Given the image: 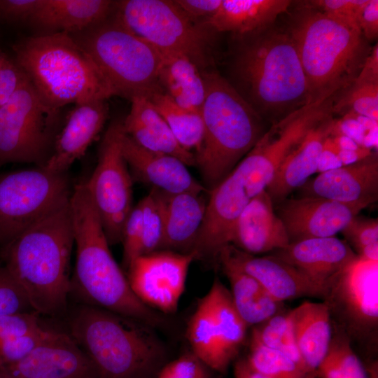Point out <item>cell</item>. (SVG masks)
Here are the masks:
<instances>
[{
    "instance_id": "obj_26",
    "label": "cell",
    "mask_w": 378,
    "mask_h": 378,
    "mask_svg": "<svg viewBox=\"0 0 378 378\" xmlns=\"http://www.w3.org/2000/svg\"><path fill=\"white\" fill-rule=\"evenodd\" d=\"M130 101V111L122 120L126 134L146 149L174 156L187 166L196 164L195 155L179 145L147 97L137 96Z\"/></svg>"
},
{
    "instance_id": "obj_41",
    "label": "cell",
    "mask_w": 378,
    "mask_h": 378,
    "mask_svg": "<svg viewBox=\"0 0 378 378\" xmlns=\"http://www.w3.org/2000/svg\"><path fill=\"white\" fill-rule=\"evenodd\" d=\"M142 237V211L139 203H138L134 207H132L122 232V263L127 270L130 264L141 255Z\"/></svg>"
},
{
    "instance_id": "obj_33",
    "label": "cell",
    "mask_w": 378,
    "mask_h": 378,
    "mask_svg": "<svg viewBox=\"0 0 378 378\" xmlns=\"http://www.w3.org/2000/svg\"><path fill=\"white\" fill-rule=\"evenodd\" d=\"M188 337L194 356L210 368L223 372L216 324L206 295L192 314L188 328Z\"/></svg>"
},
{
    "instance_id": "obj_2",
    "label": "cell",
    "mask_w": 378,
    "mask_h": 378,
    "mask_svg": "<svg viewBox=\"0 0 378 378\" xmlns=\"http://www.w3.org/2000/svg\"><path fill=\"white\" fill-rule=\"evenodd\" d=\"M69 200L3 247L4 267L39 315L65 317L69 309L74 244Z\"/></svg>"
},
{
    "instance_id": "obj_12",
    "label": "cell",
    "mask_w": 378,
    "mask_h": 378,
    "mask_svg": "<svg viewBox=\"0 0 378 378\" xmlns=\"http://www.w3.org/2000/svg\"><path fill=\"white\" fill-rule=\"evenodd\" d=\"M122 120L109 125L99 148L97 166L85 182L110 245L121 241L132 209V183L122 151Z\"/></svg>"
},
{
    "instance_id": "obj_28",
    "label": "cell",
    "mask_w": 378,
    "mask_h": 378,
    "mask_svg": "<svg viewBox=\"0 0 378 378\" xmlns=\"http://www.w3.org/2000/svg\"><path fill=\"white\" fill-rule=\"evenodd\" d=\"M295 343L309 378L325 357L332 337L328 307L321 302H304L288 312Z\"/></svg>"
},
{
    "instance_id": "obj_4",
    "label": "cell",
    "mask_w": 378,
    "mask_h": 378,
    "mask_svg": "<svg viewBox=\"0 0 378 378\" xmlns=\"http://www.w3.org/2000/svg\"><path fill=\"white\" fill-rule=\"evenodd\" d=\"M284 27L295 46L310 103L334 97L358 76L372 48L362 34L300 1Z\"/></svg>"
},
{
    "instance_id": "obj_34",
    "label": "cell",
    "mask_w": 378,
    "mask_h": 378,
    "mask_svg": "<svg viewBox=\"0 0 378 378\" xmlns=\"http://www.w3.org/2000/svg\"><path fill=\"white\" fill-rule=\"evenodd\" d=\"M351 342L340 329L332 333L328 351L316 370L315 378H369Z\"/></svg>"
},
{
    "instance_id": "obj_8",
    "label": "cell",
    "mask_w": 378,
    "mask_h": 378,
    "mask_svg": "<svg viewBox=\"0 0 378 378\" xmlns=\"http://www.w3.org/2000/svg\"><path fill=\"white\" fill-rule=\"evenodd\" d=\"M89 55L115 95L131 100L162 90L158 76L162 53L131 31L115 15L69 34Z\"/></svg>"
},
{
    "instance_id": "obj_32",
    "label": "cell",
    "mask_w": 378,
    "mask_h": 378,
    "mask_svg": "<svg viewBox=\"0 0 378 378\" xmlns=\"http://www.w3.org/2000/svg\"><path fill=\"white\" fill-rule=\"evenodd\" d=\"M147 97L164 118L179 145L192 153L195 150V156L204 139L202 113L182 108L163 90L155 91Z\"/></svg>"
},
{
    "instance_id": "obj_38",
    "label": "cell",
    "mask_w": 378,
    "mask_h": 378,
    "mask_svg": "<svg viewBox=\"0 0 378 378\" xmlns=\"http://www.w3.org/2000/svg\"><path fill=\"white\" fill-rule=\"evenodd\" d=\"M139 203L142 211L143 237L141 255H143L161 248L164 223L162 205L155 188Z\"/></svg>"
},
{
    "instance_id": "obj_5",
    "label": "cell",
    "mask_w": 378,
    "mask_h": 378,
    "mask_svg": "<svg viewBox=\"0 0 378 378\" xmlns=\"http://www.w3.org/2000/svg\"><path fill=\"white\" fill-rule=\"evenodd\" d=\"M13 50L16 64L53 113L69 104L115 96L91 57L68 33L29 36L16 43Z\"/></svg>"
},
{
    "instance_id": "obj_15",
    "label": "cell",
    "mask_w": 378,
    "mask_h": 378,
    "mask_svg": "<svg viewBox=\"0 0 378 378\" xmlns=\"http://www.w3.org/2000/svg\"><path fill=\"white\" fill-rule=\"evenodd\" d=\"M0 372L5 378H99L76 341L66 331L55 329L25 357Z\"/></svg>"
},
{
    "instance_id": "obj_10",
    "label": "cell",
    "mask_w": 378,
    "mask_h": 378,
    "mask_svg": "<svg viewBox=\"0 0 378 378\" xmlns=\"http://www.w3.org/2000/svg\"><path fill=\"white\" fill-rule=\"evenodd\" d=\"M71 192L66 173L42 167L0 174V246L69 199Z\"/></svg>"
},
{
    "instance_id": "obj_21",
    "label": "cell",
    "mask_w": 378,
    "mask_h": 378,
    "mask_svg": "<svg viewBox=\"0 0 378 378\" xmlns=\"http://www.w3.org/2000/svg\"><path fill=\"white\" fill-rule=\"evenodd\" d=\"M270 255L295 267L325 289L330 280L357 256L346 241L335 236L291 242Z\"/></svg>"
},
{
    "instance_id": "obj_14",
    "label": "cell",
    "mask_w": 378,
    "mask_h": 378,
    "mask_svg": "<svg viewBox=\"0 0 378 378\" xmlns=\"http://www.w3.org/2000/svg\"><path fill=\"white\" fill-rule=\"evenodd\" d=\"M196 258L194 251H158L141 255L127 268L128 283L144 304L164 313H173L184 291L189 267Z\"/></svg>"
},
{
    "instance_id": "obj_35",
    "label": "cell",
    "mask_w": 378,
    "mask_h": 378,
    "mask_svg": "<svg viewBox=\"0 0 378 378\" xmlns=\"http://www.w3.org/2000/svg\"><path fill=\"white\" fill-rule=\"evenodd\" d=\"M251 340L280 351L296 363L309 378L295 343L289 314L279 313L256 326Z\"/></svg>"
},
{
    "instance_id": "obj_49",
    "label": "cell",
    "mask_w": 378,
    "mask_h": 378,
    "mask_svg": "<svg viewBox=\"0 0 378 378\" xmlns=\"http://www.w3.org/2000/svg\"><path fill=\"white\" fill-rule=\"evenodd\" d=\"M338 152L339 148L330 135L323 145L316 173L320 174L343 166Z\"/></svg>"
},
{
    "instance_id": "obj_7",
    "label": "cell",
    "mask_w": 378,
    "mask_h": 378,
    "mask_svg": "<svg viewBox=\"0 0 378 378\" xmlns=\"http://www.w3.org/2000/svg\"><path fill=\"white\" fill-rule=\"evenodd\" d=\"M204 139L195 155L204 180L214 188L250 151L267 129L265 121L216 71H202Z\"/></svg>"
},
{
    "instance_id": "obj_19",
    "label": "cell",
    "mask_w": 378,
    "mask_h": 378,
    "mask_svg": "<svg viewBox=\"0 0 378 378\" xmlns=\"http://www.w3.org/2000/svg\"><path fill=\"white\" fill-rule=\"evenodd\" d=\"M106 100L97 99L76 104L57 136L54 150L42 166L46 170L64 174L102 130L108 116Z\"/></svg>"
},
{
    "instance_id": "obj_46",
    "label": "cell",
    "mask_w": 378,
    "mask_h": 378,
    "mask_svg": "<svg viewBox=\"0 0 378 378\" xmlns=\"http://www.w3.org/2000/svg\"><path fill=\"white\" fill-rule=\"evenodd\" d=\"M192 22L201 25L219 8L222 0H173Z\"/></svg>"
},
{
    "instance_id": "obj_45",
    "label": "cell",
    "mask_w": 378,
    "mask_h": 378,
    "mask_svg": "<svg viewBox=\"0 0 378 378\" xmlns=\"http://www.w3.org/2000/svg\"><path fill=\"white\" fill-rule=\"evenodd\" d=\"M158 378H206L201 363L194 356H182L166 365Z\"/></svg>"
},
{
    "instance_id": "obj_40",
    "label": "cell",
    "mask_w": 378,
    "mask_h": 378,
    "mask_svg": "<svg viewBox=\"0 0 378 378\" xmlns=\"http://www.w3.org/2000/svg\"><path fill=\"white\" fill-rule=\"evenodd\" d=\"M300 1L303 5L316 9L360 31L357 24V18L365 0H309Z\"/></svg>"
},
{
    "instance_id": "obj_31",
    "label": "cell",
    "mask_w": 378,
    "mask_h": 378,
    "mask_svg": "<svg viewBox=\"0 0 378 378\" xmlns=\"http://www.w3.org/2000/svg\"><path fill=\"white\" fill-rule=\"evenodd\" d=\"M218 336L221 363L225 371L242 344L247 328L236 310L227 288L216 279L208 293Z\"/></svg>"
},
{
    "instance_id": "obj_44",
    "label": "cell",
    "mask_w": 378,
    "mask_h": 378,
    "mask_svg": "<svg viewBox=\"0 0 378 378\" xmlns=\"http://www.w3.org/2000/svg\"><path fill=\"white\" fill-rule=\"evenodd\" d=\"M27 76L15 62L0 51V107L25 80Z\"/></svg>"
},
{
    "instance_id": "obj_9",
    "label": "cell",
    "mask_w": 378,
    "mask_h": 378,
    "mask_svg": "<svg viewBox=\"0 0 378 378\" xmlns=\"http://www.w3.org/2000/svg\"><path fill=\"white\" fill-rule=\"evenodd\" d=\"M114 13L131 31L161 52L183 55L200 70L208 64L216 33L192 22L173 1H116Z\"/></svg>"
},
{
    "instance_id": "obj_20",
    "label": "cell",
    "mask_w": 378,
    "mask_h": 378,
    "mask_svg": "<svg viewBox=\"0 0 378 378\" xmlns=\"http://www.w3.org/2000/svg\"><path fill=\"white\" fill-rule=\"evenodd\" d=\"M289 243L286 227L265 190L250 201L237 219L229 244L255 255L283 248Z\"/></svg>"
},
{
    "instance_id": "obj_42",
    "label": "cell",
    "mask_w": 378,
    "mask_h": 378,
    "mask_svg": "<svg viewBox=\"0 0 378 378\" xmlns=\"http://www.w3.org/2000/svg\"><path fill=\"white\" fill-rule=\"evenodd\" d=\"M341 233L348 244L355 249L356 254L363 248L378 243V218L355 216Z\"/></svg>"
},
{
    "instance_id": "obj_51",
    "label": "cell",
    "mask_w": 378,
    "mask_h": 378,
    "mask_svg": "<svg viewBox=\"0 0 378 378\" xmlns=\"http://www.w3.org/2000/svg\"><path fill=\"white\" fill-rule=\"evenodd\" d=\"M374 152L371 148L362 147L358 150H342L339 148L338 155L342 165H348L359 162L370 155Z\"/></svg>"
},
{
    "instance_id": "obj_18",
    "label": "cell",
    "mask_w": 378,
    "mask_h": 378,
    "mask_svg": "<svg viewBox=\"0 0 378 378\" xmlns=\"http://www.w3.org/2000/svg\"><path fill=\"white\" fill-rule=\"evenodd\" d=\"M219 253L225 255L254 277L279 302L302 297L324 298L323 287L295 267L272 255L257 257L232 244L225 246Z\"/></svg>"
},
{
    "instance_id": "obj_17",
    "label": "cell",
    "mask_w": 378,
    "mask_h": 378,
    "mask_svg": "<svg viewBox=\"0 0 378 378\" xmlns=\"http://www.w3.org/2000/svg\"><path fill=\"white\" fill-rule=\"evenodd\" d=\"M299 197H321L347 204L370 206L378 200V156L322 172L309 179Z\"/></svg>"
},
{
    "instance_id": "obj_23",
    "label": "cell",
    "mask_w": 378,
    "mask_h": 378,
    "mask_svg": "<svg viewBox=\"0 0 378 378\" xmlns=\"http://www.w3.org/2000/svg\"><path fill=\"white\" fill-rule=\"evenodd\" d=\"M334 120L330 113L316 123L282 162L266 188L274 206L288 198L316 172L323 145L331 135Z\"/></svg>"
},
{
    "instance_id": "obj_13",
    "label": "cell",
    "mask_w": 378,
    "mask_h": 378,
    "mask_svg": "<svg viewBox=\"0 0 378 378\" xmlns=\"http://www.w3.org/2000/svg\"><path fill=\"white\" fill-rule=\"evenodd\" d=\"M56 114L43 104L27 78L0 107V166L41 160Z\"/></svg>"
},
{
    "instance_id": "obj_16",
    "label": "cell",
    "mask_w": 378,
    "mask_h": 378,
    "mask_svg": "<svg viewBox=\"0 0 378 378\" xmlns=\"http://www.w3.org/2000/svg\"><path fill=\"white\" fill-rule=\"evenodd\" d=\"M362 204H347L321 197L286 198L275 211L282 220L289 242L334 237L361 210Z\"/></svg>"
},
{
    "instance_id": "obj_24",
    "label": "cell",
    "mask_w": 378,
    "mask_h": 378,
    "mask_svg": "<svg viewBox=\"0 0 378 378\" xmlns=\"http://www.w3.org/2000/svg\"><path fill=\"white\" fill-rule=\"evenodd\" d=\"M156 190L163 215L161 248L192 252L204 221L207 201L202 192L169 193Z\"/></svg>"
},
{
    "instance_id": "obj_6",
    "label": "cell",
    "mask_w": 378,
    "mask_h": 378,
    "mask_svg": "<svg viewBox=\"0 0 378 378\" xmlns=\"http://www.w3.org/2000/svg\"><path fill=\"white\" fill-rule=\"evenodd\" d=\"M70 336L99 378H146L163 355L150 326L99 307L76 303L65 316Z\"/></svg>"
},
{
    "instance_id": "obj_36",
    "label": "cell",
    "mask_w": 378,
    "mask_h": 378,
    "mask_svg": "<svg viewBox=\"0 0 378 378\" xmlns=\"http://www.w3.org/2000/svg\"><path fill=\"white\" fill-rule=\"evenodd\" d=\"M332 113H353L378 121V83L353 82L333 99Z\"/></svg>"
},
{
    "instance_id": "obj_25",
    "label": "cell",
    "mask_w": 378,
    "mask_h": 378,
    "mask_svg": "<svg viewBox=\"0 0 378 378\" xmlns=\"http://www.w3.org/2000/svg\"><path fill=\"white\" fill-rule=\"evenodd\" d=\"M115 1L39 0L28 22L44 34L82 31L112 14Z\"/></svg>"
},
{
    "instance_id": "obj_39",
    "label": "cell",
    "mask_w": 378,
    "mask_h": 378,
    "mask_svg": "<svg viewBox=\"0 0 378 378\" xmlns=\"http://www.w3.org/2000/svg\"><path fill=\"white\" fill-rule=\"evenodd\" d=\"M34 312L19 284L4 266L0 267V316Z\"/></svg>"
},
{
    "instance_id": "obj_50",
    "label": "cell",
    "mask_w": 378,
    "mask_h": 378,
    "mask_svg": "<svg viewBox=\"0 0 378 378\" xmlns=\"http://www.w3.org/2000/svg\"><path fill=\"white\" fill-rule=\"evenodd\" d=\"M354 80L378 83V45L372 48L364 64Z\"/></svg>"
},
{
    "instance_id": "obj_53",
    "label": "cell",
    "mask_w": 378,
    "mask_h": 378,
    "mask_svg": "<svg viewBox=\"0 0 378 378\" xmlns=\"http://www.w3.org/2000/svg\"><path fill=\"white\" fill-rule=\"evenodd\" d=\"M0 378H5V377L1 374V372H0Z\"/></svg>"
},
{
    "instance_id": "obj_43",
    "label": "cell",
    "mask_w": 378,
    "mask_h": 378,
    "mask_svg": "<svg viewBox=\"0 0 378 378\" xmlns=\"http://www.w3.org/2000/svg\"><path fill=\"white\" fill-rule=\"evenodd\" d=\"M41 325L35 312H21L0 316V346L8 340L29 333Z\"/></svg>"
},
{
    "instance_id": "obj_11",
    "label": "cell",
    "mask_w": 378,
    "mask_h": 378,
    "mask_svg": "<svg viewBox=\"0 0 378 378\" xmlns=\"http://www.w3.org/2000/svg\"><path fill=\"white\" fill-rule=\"evenodd\" d=\"M323 301L332 321L351 341L375 339L378 326V262L358 255L326 284Z\"/></svg>"
},
{
    "instance_id": "obj_29",
    "label": "cell",
    "mask_w": 378,
    "mask_h": 378,
    "mask_svg": "<svg viewBox=\"0 0 378 378\" xmlns=\"http://www.w3.org/2000/svg\"><path fill=\"white\" fill-rule=\"evenodd\" d=\"M218 258L230 284L234 306L247 326H258L280 313L282 303L275 300L254 277L223 254L219 253Z\"/></svg>"
},
{
    "instance_id": "obj_48",
    "label": "cell",
    "mask_w": 378,
    "mask_h": 378,
    "mask_svg": "<svg viewBox=\"0 0 378 378\" xmlns=\"http://www.w3.org/2000/svg\"><path fill=\"white\" fill-rule=\"evenodd\" d=\"M357 24L360 33L368 42L377 38V0H365L358 14Z\"/></svg>"
},
{
    "instance_id": "obj_3",
    "label": "cell",
    "mask_w": 378,
    "mask_h": 378,
    "mask_svg": "<svg viewBox=\"0 0 378 378\" xmlns=\"http://www.w3.org/2000/svg\"><path fill=\"white\" fill-rule=\"evenodd\" d=\"M69 204L76 250L70 295L77 303L104 309L150 326L160 325L162 317L134 295L111 254L85 182L74 187Z\"/></svg>"
},
{
    "instance_id": "obj_1",
    "label": "cell",
    "mask_w": 378,
    "mask_h": 378,
    "mask_svg": "<svg viewBox=\"0 0 378 378\" xmlns=\"http://www.w3.org/2000/svg\"><path fill=\"white\" fill-rule=\"evenodd\" d=\"M232 38L227 80L265 122L274 124L310 104L298 51L284 25Z\"/></svg>"
},
{
    "instance_id": "obj_37",
    "label": "cell",
    "mask_w": 378,
    "mask_h": 378,
    "mask_svg": "<svg viewBox=\"0 0 378 378\" xmlns=\"http://www.w3.org/2000/svg\"><path fill=\"white\" fill-rule=\"evenodd\" d=\"M246 361L254 370L268 378H307L303 370L283 353L251 342Z\"/></svg>"
},
{
    "instance_id": "obj_27",
    "label": "cell",
    "mask_w": 378,
    "mask_h": 378,
    "mask_svg": "<svg viewBox=\"0 0 378 378\" xmlns=\"http://www.w3.org/2000/svg\"><path fill=\"white\" fill-rule=\"evenodd\" d=\"M292 4L290 0H222L216 13L201 25L216 34L244 36L275 23Z\"/></svg>"
},
{
    "instance_id": "obj_22",
    "label": "cell",
    "mask_w": 378,
    "mask_h": 378,
    "mask_svg": "<svg viewBox=\"0 0 378 378\" xmlns=\"http://www.w3.org/2000/svg\"><path fill=\"white\" fill-rule=\"evenodd\" d=\"M121 146L126 163L136 178L152 185L153 188L169 193L206 190L179 159L140 146L125 134L124 130Z\"/></svg>"
},
{
    "instance_id": "obj_30",
    "label": "cell",
    "mask_w": 378,
    "mask_h": 378,
    "mask_svg": "<svg viewBox=\"0 0 378 378\" xmlns=\"http://www.w3.org/2000/svg\"><path fill=\"white\" fill-rule=\"evenodd\" d=\"M159 71V83L178 105L201 113L205 97L202 71L186 56L164 53Z\"/></svg>"
},
{
    "instance_id": "obj_47",
    "label": "cell",
    "mask_w": 378,
    "mask_h": 378,
    "mask_svg": "<svg viewBox=\"0 0 378 378\" xmlns=\"http://www.w3.org/2000/svg\"><path fill=\"white\" fill-rule=\"evenodd\" d=\"M39 0H0V18L9 22H29Z\"/></svg>"
},
{
    "instance_id": "obj_52",
    "label": "cell",
    "mask_w": 378,
    "mask_h": 378,
    "mask_svg": "<svg viewBox=\"0 0 378 378\" xmlns=\"http://www.w3.org/2000/svg\"><path fill=\"white\" fill-rule=\"evenodd\" d=\"M331 136L335 144L337 146V147L340 149L358 150L362 147H365L359 144L357 141H356L354 139H353L352 138L348 136H346L344 134H336V135H331Z\"/></svg>"
}]
</instances>
